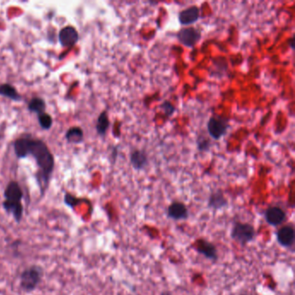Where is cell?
Instances as JSON below:
<instances>
[{
	"instance_id": "1",
	"label": "cell",
	"mask_w": 295,
	"mask_h": 295,
	"mask_svg": "<svg viewBox=\"0 0 295 295\" xmlns=\"http://www.w3.org/2000/svg\"><path fill=\"white\" fill-rule=\"evenodd\" d=\"M13 149L18 158L32 157L37 165L36 184L40 191V197H45L51 184L55 170V158L47 144L30 134L22 135L13 142Z\"/></svg>"
},
{
	"instance_id": "2",
	"label": "cell",
	"mask_w": 295,
	"mask_h": 295,
	"mask_svg": "<svg viewBox=\"0 0 295 295\" xmlns=\"http://www.w3.org/2000/svg\"><path fill=\"white\" fill-rule=\"evenodd\" d=\"M5 200L2 202V208L6 214L11 215L17 224H20L24 218V207L22 203L24 191L19 183L11 180L4 191Z\"/></svg>"
},
{
	"instance_id": "3",
	"label": "cell",
	"mask_w": 295,
	"mask_h": 295,
	"mask_svg": "<svg viewBox=\"0 0 295 295\" xmlns=\"http://www.w3.org/2000/svg\"><path fill=\"white\" fill-rule=\"evenodd\" d=\"M44 269L38 265L27 267L19 276V287L24 292L30 293L38 287L42 282Z\"/></svg>"
},
{
	"instance_id": "4",
	"label": "cell",
	"mask_w": 295,
	"mask_h": 295,
	"mask_svg": "<svg viewBox=\"0 0 295 295\" xmlns=\"http://www.w3.org/2000/svg\"><path fill=\"white\" fill-rule=\"evenodd\" d=\"M256 235L257 231L252 224L241 222H236L233 224L232 230L230 232L232 240L241 246H245L254 241Z\"/></svg>"
},
{
	"instance_id": "5",
	"label": "cell",
	"mask_w": 295,
	"mask_h": 295,
	"mask_svg": "<svg viewBox=\"0 0 295 295\" xmlns=\"http://www.w3.org/2000/svg\"><path fill=\"white\" fill-rule=\"evenodd\" d=\"M229 129V119L216 114L212 115L207 122V131L210 138L214 140H221L228 133Z\"/></svg>"
},
{
	"instance_id": "6",
	"label": "cell",
	"mask_w": 295,
	"mask_h": 295,
	"mask_svg": "<svg viewBox=\"0 0 295 295\" xmlns=\"http://www.w3.org/2000/svg\"><path fill=\"white\" fill-rule=\"evenodd\" d=\"M177 38L186 48L192 49L201 41L202 32L195 27H185L177 33Z\"/></svg>"
},
{
	"instance_id": "7",
	"label": "cell",
	"mask_w": 295,
	"mask_h": 295,
	"mask_svg": "<svg viewBox=\"0 0 295 295\" xmlns=\"http://www.w3.org/2000/svg\"><path fill=\"white\" fill-rule=\"evenodd\" d=\"M58 40L63 48L72 49L79 41V32L73 25H66L60 30Z\"/></svg>"
},
{
	"instance_id": "8",
	"label": "cell",
	"mask_w": 295,
	"mask_h": 295,
	"mask_svg": "<svg viewBox=\"0 0 295 295\" xmlns=\"http://www.w3.org/2000/svg\"><path fill=\"white\" fill-rule=\"evenodd\" d=\"M193 247L197 253L202 255L207 259L210 260L212 262L218 261V248L212 242L207 241L206 239L200 238L196 240L194 242Z\"/></svg>"
},
{
	"instance_id": "9",
	"label": "cell",
	"mask_w": 295,
	"mask_h": 295,
	"mask_svg": "<svg viewBox=\"0 0 295 295\" xmlns=\"http://www.w3.org/2000/svg\"><path fill=\"white\" fill-rule=\"evenodd\" d=\"M179 24L184 26H190L198 21L200 18V8L197 6H188L187 8L179 12Z\"/></svg>"
},
{
	"instance_id": "10",
	"label": "cell",
	"mask_w": 295,
	"mask_h": 295,
	"mask_svg": "<svg viewBox=\"0 0 295 295\" xmlns=\"http://www.w3.org/2000/svg\"><path fill=\"white\" fill-rule=\"evenodd\" d=\"M264 218L267 223L271 226H279L283 224L286 219V212L278 206H272L266 209Z\"/></svg>"
},
{
	"instance_id": "11",
	"label": "cell",
	"mask_w": 295,
	"mask_h": 295,
	"mask_svg": "<svg viewBox=\"0 0 295 295\" xmlns=\"http://www.w3.org/2000/svg\"><path fill=\"white\" fill-rule=\"evenodd\" d=\"M130 164L134 170L142 171L149 164L148 154L143 149H134L129 156Z\"/></svg>"
},
{
	"instance_id": "12",
	"label": "cell",
	"mask_w": 295,
	"mask_h": 295,
	"mask_svg": "<svg viewBox=\"0 0 295 295\" xmlns=\"http://www.w3.org/2000/svg\"><path fill=\"white\" fill-rule=\"evenodd\" d=\"M167 216L173 220H186L189 218V209L185 203L177 201L168 206Z\"/></svg>"
},
{
	"instance_id": "13",
	"label": "cell",
	"mask_w": 295,
	"mask_h": 295,
	"mask_svg": "<svg viewBox=\"0 0 295 295\" xmlns=\"http://www.w3.org/2000/svg\"><path fill=\"white\" fill-rule=\"evenodd\" d=\"M276 239L280 246L286 248L292 247L295 239L293 227L291 225L281 227L276 233Z\"/></svg>"
},
{
	"instance_id": "14",
	"label": "cell",
	"mask_w": 295,
	"mask_h": 295,
	"mask_svg": "<svg viewBox=\"0 0 295 295\" xmlns=\"http://www.w3.org/2000/svg\"><path fill=\"white\" fill-rule=\"evenodd\" d=\"M229 204V201L224 196V191L218 189L217 191H212L208 199V207L214 210H219L224 209Z\"/></svg>"
},
{
	"instance_id": "15",
	"label": "cell",
	"mask_w": 295,
	"mask_h": 295,
	"mask_svg": "<svg viewBox=\"0 0 295 295\" xmlns=\"http://www.w3.org/2000/svg\"><path fill=\"white\" fill-rule=\"evenodd\" d=\"M0 96H4L13 102H21L23 100V96L18 93L15 87L8 82L0 84Z\"/></svg>"
},
{
	"instance_id": "16",
	"label": "cell",
	"mask_w": 295,
	"mask_h": 295,
	"mask_svg": "<svg viewBox=\"0 0 295 295\" xmlns=\"http://www.w3.org/2000/svg\"><path fill=\"white\" fill-rule=\"evenodd\" d=\"M109 128H110V120H109L108 113L106 110L102 111L96 119V133L101 137H104Z\"/></svg>"
},
{
	"instance_id": "17",
	"label": "cell",
	"mask_w": 295,
	"mask_h": 295,
	"mask_svg": "<svg viewBox=\"0 0 295 295\" xmlns=\"http://www.w3.org/2000/svg\"><path fill=\"white\" fill-rule=\"evenodd\" d=\"M46 102L44 98L35 96L30 99L28 105H27V109L31 113H36V115L41 114V113L46 112Z\"/></svg>"
},
{
	"instance_id": "18",
	"label": "cell",
	"mask_w": 295,
	"mask_h": 295,
	"mask_svg": "<svg viewBox=\"0 0 295 295\" xmlns=\"http://www.w3.org/2000/svg\"><path fill=\"white\" fill-rule=\"evenodd\" d=\"M65 139L69 144L82 143L84 140V132L80 127H71L65 134Z\"/></svg>"
},
{
	"instance_id": "19",
	"label": "cell",
	"mask_w": 295,
	"mask_h": 295,
	"mask_svg": "<svg viewBox=\"0 0 295 295\" xmlns=\"http://www.w3.org/2000/svg\"><path fill=\"white\" fill-rule=\"evenodd\" d=\"M197 148L199 152H209L212 148V141L209 137H207L204 134H200L197 138Z\"/></svg>"
},
{
	"instance_id": "20",
	"label": "cell",
	"mask_w": 295,
	"mask_h": 295,
	"mask_svg": "<svg viewBox=\"0 0 295 295\" xmlns=\"http://www.w3.org/2000/svg\"><path fill=\"white\" fill-rule=\"evenodd\" d=\"M85 201H87L85 198L83 199L80 197H75L69 192H65L64 197H63V203H65V205L71 208L72 209H75V207L80 205L81 203H84Z\"/></svg>"
},
{
	"instance_id": "21",
	"label": "cell",
	"mask_w": 295,
	"mask_h": 295,
	"mask_svg": "<svg viewBox=\"0 0 295 295\" xmlns=\"http://www.w3.org/2000/svg\"><path fill=\"white\" fill-rule=\"evenodd\" d=\"M37 119H38L39 125L43 130L48 131L52 128L53 125V118L51 114L48 113H43L41 114L37 115Z\"/></svg>"
},
{
	"instance_id": "22",
	"label": "cell",
	"mask_w": 295,
	"mask_h": 295,
	"mask_svg": "<svg viewBox=\"0 0 295 295\" xmlns=\"http://www.w3.org/2000/svg\"><path fill=\"white\" fill-rule=\"evenodd\" d=\"M159 107H160L161 110L164 112V115L166 117L173 116L176 112V107L169 101H164V102H162V104H160Z\"/></svg>"
},
{
	"instance_id": "23",
	"label": "cell",
	"mask_w": 295,
	"mask_h": 295,
	"mask_svg": "<svg viewBox=\"0 0 295 295\" xmlns=\"http://www.w3.org/2000/svg\"><path fill=\"white\" fill-rule=\"evenodd\" d=\"M118 147H119L118 146H115L113 147V157H112V159H113V161H116L117 154H118Z\"/></svg>"
},
{
	"instance_id": "24",
	"label": "cell",
	"mask_w": 295,
	"mask_h": 295,
	"mask_svg": "<svg viewBox=\"0 0 295 295\" xmlns=\"http://www.w3.org/2000/svg\"><path fill=\"white\" fill-rule=\"evenodd\" d=\"M290 45H291V48H294V46H293V37H292V38L290 39Z\"/></svg>"
},
{
	"instance_id": "25",
	"label": "cell",
	"mask_w": 295,
	"mask_h": 295,
	"mask_svg": "<svg viewBox=\"0 0 295 295\" xmlns=\"http://www.w3.org/2000/svg\"><path fill=\"white\" fill-rule=\"evenodd\" d=\"M239 295H253V294H250V293H247V292H241V293H240V294Z\"/></svg>"
}]
</instances>
